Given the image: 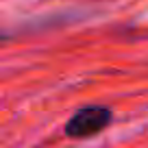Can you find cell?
Here are the masks:
<instances>
[{
	"label": "cell",
	"mask_w": 148,
	"mask_h": 148,
	"mask_svg": "<svg viewBox=\"0 0 148 148\" xmlns=\"http://www.w3.org/2000/svg\"><path fill=\"white\" fill-rule=\"evenodd\" d=\"M111 122V109L109 107H85L79 109L65 124V135L74 139L81 137H92L98 131H102L107 124Z\"/></svg>",
	"instance_id": "cell-1"
}]
</instances>
